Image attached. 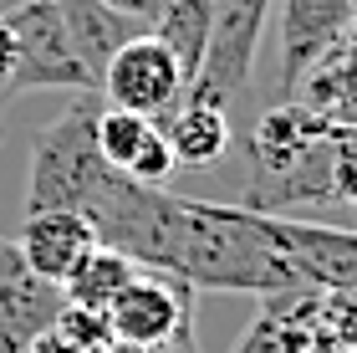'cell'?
Returning <instances> with one entry per match:
<instances>
[{"label": "cell", "instance_id": "obj_1", "mask_svg": "<svg viewBox=\"0 0 357 353\" xmlns=\"http://www.w3.org/2000/svg\"><path fill=\"white\" fill-rule=\"evenodd\" d=\"M97 103L77 98L61 118H52L31 138V174H26V210H82L92 189L107 180L102 154L92 138Z\"/></svg>", "mask_w": 357, "mask_h": 353}, {"label": "cell", "instance_id": "obj_2", "mask_svg": "<svg viewBox=\"0 0 357 353\" xmlns=\"http://www.w3.org/2000/svg\"><path fill=\"white\" fill-rule=\"evenodd\" d=\"M15 36V98L26 92H92L87 67L72 52V36L61 26L56 0H15L0 10Z\"/></svg>", "mask_w": 357, "mask_h": 353}, {"label": "cell", "instance_id": "obj_3", "mask_svg": "<svg viewBox=\"0 0 357 353\" xmlns=\"http://www.w3.org/2000/svg\"><path fill=\"white\" fill-rule=\"evenodd\" d=\"M271 15V0H215V21H209V41L199 57V72L184 87V98L230 108L240 92L250 87L255 72V46H261V26Z\"/></svg>", "mask_w": 357, "mask_h": 353}, {"label": "cell", "instance_id": "obj_4", "mask_svg": "<svg viewBox=\"0 0 357 353\" xmlns=\"http://www.w3.org/2000/svg\"><path fill=\"white\" fill-rule=\"evenodd\" d=\"M189 77L178 72V62L153 31H138L128 36L118 52L107 57L102 67V82L97 92L112 103V108H128V113H143V118H164L169 108L184 98Z\"/></svg>", "mask_w": 357, "mask_h": 353}, {"label": "cell", "instance_id": "obj_5", "mask_svg": "<svg viewBox=\"0 0 357 353\" xmlns=\"http://www.w3.org/2000/svg\"><path fill=\"white\" fill-rule=\"evenodd\" d=\"M107 338L128 343V348H158L169 343L178 328L194 323V287L164 277V271L138 266V277L112 297V308L102 312Z\"/></svg>", "mask_w": 357, "mask_h": 353}, {"label": "cell", "instance_id": "obj_6", "mask_svg": "<svg viewBox=\"0 0 357 353\" xmlns=\"http://www.w3.org/2000/svg\"><path fill=\"white\" fill-rule=\"evenodd\" d=\"M271 231L286 266L296 271L301 292H352L357 282V231L317 226V220H291L271 210Z\"/></svg>", "mask_w": 357, "mask_h": 353}, {"label": "cell", "instance_id": "obj_7", "mask_svg": "<svg viewBox=\"0 0 357 353\" xmlns=\"http://www.w3.org/2000/svg\"><path fill=\"white\" fill-rule=\"evenodd\" d=\"M61 308V287L41 282L36 271L26 266V256L15 240L0 236V353H21L41 338V333L56 328Z\"/></svg>", "mask_w": 357, "mask_h": 353}, {"label": "cell", "instance_id": "obj_8", "mask_svg": "<svg viewBox=\"0 0 357 353\" xmlns=\"http://www.w3.org/2000/svg\"><path fill=\"white\" fill-rule=\"evenodd\" d=\"M352 15V0H281V72H275L281 98H296L301 77L342 41Z\"/></svg>", "mask_w": 357, "mask_h": 353}, {"label": "cell", "instance_id": "obj_9", "mask_svg": "<svg viewBox=\"0 0 357 353\" xmlns=\"http://www.w3.org/2000/svg\"><path fill=\"white\" fill-rule=\"evenodd\" d=\"M15 246H21L26 266L36 271L41 282L61 287L97 246H102V240H97L92 220L82 210H26Z\"/></svg>", "mask_w": 357, "mask_h": 353}, {"label": "cell", "instance_id": "obj_10", "mask_svg": "<svg viewBox=\"0 0 357 353\" xmlns=\"http://www.w3.org/2000/svg\"><path fill=\"white\" fill-rule=\"evenodd\" d=\"M158 128H164L178 169H209L230 149V113L215 108V103H199V98H178L158 118Z\"/></svg>", "mask_w": 357, "mask_h": 353}, {"label": "cell", "instance_id": "obj_11", "mask_svg": "<svg viewBox=\"0 0 357 353\" xmlns=\"http://www.w3.org/2000/svg\"><path fill=\"white\" fill-rule=\"evenodd\" d=\"M56 10H61L67 36H72V52H77V62L87 67L92 92H97L107 57L118 52L128 36H138L143 26H133V21H128V15H118V10H107L102 0H56Z\"/></svg>", "mask_w": 357, "mask_h": 353}, {"label": "cell", "instance_id": "obj_12", "mask_svg": "<svg viewBox=\"0 0 357 353\" xmlns=\"http://www.w3.org/2000/svg\"><path fill=\"white\" fill-rule=\"evenodd\" d=\"M133 277H138V261H128V256H123V251H112V246H97L87 261L77 266L67 282H61V297H67V308L107 312V308H112V297H118Z\"/></svg>", "mask_w": 357, "mask_h": 353}, {"label": "cell", "instance_id": "obj_13", "mask_svg": "<svg viewBox=\"0 0 357 353\" xmlns=\"http://www.w3.org/2000/svg\"><path fill=\"white\" fill-rule=\"evenodd\" d=\"M209 21H215V0H169L164 15H158L153 36L174 52L178 72L194 82L199 72V57H204V41H209Z\"/></svg>", "mask_w": 357, "mask_h": 353}, {"label": "cell", "instance_id": "obj_14", "mask_svg": "<svg viewBox=\"0 0 357 353\" xmlns=\"http://www.w3.org/2000/svg\"><path fill=\"white\" fill-rule=\"evenodd\" d=\"M149 123L153 118H143V113H128V108H97V118H92V138H97V154H102V164L112 169H128V159H133L138 149V138L149 134Z\"/></svg>", "mask_w": 357, "mask_h": 353}, {"label": "cell", "instance_id": "obj_15", "mask_svg": "<svg viewBox=\"0 0 357 353\" xmlns=\"http://www.w3.org/2000/svg\"><path fill=\"white\" fill-rule=\"evenodd\" d=\"M178 164H174V149H169V138H164V128H158V118L149 123V134L138 138V149H133V159H128V180H138V185H164L169 174H174Z\"/></svg>", "mask_w": 357, "mask_h": 353}, {"label": "cell", "instance_id": "obj_16", "mask_svg": "<svg viewBox=\"0 0 357 353\" xmlns=\"http://www.w3.org/2000/svg\"><path fill=\"white\" fill-rule=\"evenodd\" d=\"M102 6H107V10H118V15H128V21L143 26V31H153L169 0H102Z\"/></svg>", "mask_w": 357, "mask_h": 353}, {"label": "cell", "instance_id": "obj_17", "mask_svg": "<svg viewBox=\"0 0 357 353\" xmlns=\"http://www.w3.org/2000/svg\"><path fill=\"white\" fill-rule=\"evenodd\" d=\"M102 353H199V343H194V323L189 328H178L169 343H158V348H128V343H107Z\"/></svg>", "mask_w": 357, "mask_h": 353}, {"label": "cell", "instance_id": "obj_18", "mask_svg": "<svg viewBox=\"0 0 357 353\" xmlns=\"http://www.w3.org/2000/svg\"><path fill=\"white\" fill-rule=\"evenodd\" d=\"M352 297H357V282H352Z\"/></svg>", "mask_w": 357, "mask_h": 353}]
</instances>
